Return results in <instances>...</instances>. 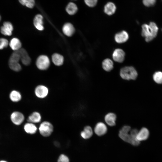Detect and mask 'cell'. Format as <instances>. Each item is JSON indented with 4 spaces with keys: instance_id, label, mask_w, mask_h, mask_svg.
<instances>
[{
    "instance_id": "obj_1",
    "label": "cell",
    "mask_w": 162,
    "mask_h": 162,
    "mask_svg": "<svg viewBox=\"0 0 162 162\" xmlns=\"http://www.w3.org/2000/svg\"><path fill=\"white\" fill-rule=\"evenodd\" d=\"M141 35L145 38L146 42H149L156 37L158 28L156 24L154 22H151L149 25L144 24L142 26Z\"/></svg>"
},
{
    "instance_id": "obj_2",
    "label": "cell",
    "mask_w": 162,
    "mask_h": 162,
    "mask_svg": "<svg viewBox=\"0 0 162 162\" xmlns=\"http://www.w3.org/2000/svg\"><path fill=\"white\" fill-rule=\"evenodd\" d=\"M120 75L124 80H136L137 76V72L135 68L132 66H125L122 68Z\"/></svg>"
},
{
    "instance_id": "obj_3",
    "label": "cell",
    "mask_w": 162,
    "mask_h": 162,
    "mask_svg": "<svg viewBox=\"0 0 162 162\" xmlns=\"http://www.w3.org/2000/svg\"><path fill=\"white\" fill-rule=\"evenodd\" d=\"M53 126L52 124L48 121H44L40 124L39 130L41 135L45 137H47L52 134L53 131Z\"/></svg>"
},
{
    "instance_id": "obj_4",
    "label": "cell",
    "mask_w": 162,
    "mask_h": 162,
    "mask_svg": "<svg viewBox=\"0 0 162 162\" xmlns=\"http://www.w3.org/2000/svg\"><path fill=\"white\" fill-rule=\"evenodd\" d=\"M20 58L18 54L13 53L9 59L8 64L10 68L15 71H19L22 68L21 65L19 63Z\"/></svg>"
},
{
    "instance_id": "obj_5",
    "label": "cell",
    "mask_w": 162,
    "mask_h": 162,
    "mask_svg": "<svg viewBox=\"0 0 162 162\" xmlns=\"http://www.w3.org/2000/svg\"><path fill=\"white\" fill-rule=\"evenodd\" d=\"M37 68L41 70H45L49 68L50 62L48 57L45 55H41L37 58L36 62Z\"/></svg>"
},
{
    "instance_id": "obj_6",
    "label": "cell",
    "mask_w": 162,
    "mask_h": 162,
    "mask_svg": "<svg viewBox=\"0 0 162 162\" xmlns=\"http://www.w3.org/2000/svg\"><path fill=\"white\" fill-rule=\"evenodd\" d=\"M131 130L130 126L125 125L123 126L119 131V136L124 141L130 143L131 137L129 132Z\"/></svg>"
},
{
    "instance_id": "obj_7",
    "label": "cell",
    "mask_w": 162,
    "mask_h": 162,
    "mask_svg": "<svg viewBox=\"0 0 162 162\" xmlns=\"http://www.w3.org/2000/svg\"><path fill=\"white\" fill-rule=\"evenodd\" d=\"M49 92L48 88L43 85L37 86L34 89L36 96L40 99H43L46 97L48 94Z\"/></svg>"
},
{
    "instance_id": "obj_8",
    "label": "cell",
    "mask_w": 162,
    "mask_h": 162,
    "mask_svg": "<svg viewBox=\"0 0 162 162\" xmlns=\"http://www.w3.org/2000/svg\"><path fill=\"white\" fill-rule=\"evenodd\" d=\"M107 131V127L105 123L102 122H98L94 128V131L98 136H101L105 134Z\"/></svg>"
},
{
    "instance_id": "obj_9",
    "label": "cell",
    "mask_w": 162,
    "mask_h": 162,
    "mask_svg": "<svg viewBox=\"0 0 162 162\" xmlns=\"http://www.w3.org/2000/svg\"><path fill=\"white\" fill-rule=\"evenodd\" d=\"M13 30V26L12 24L9 21L4 22L3 26L0 28V32L1 33L6 36L11 35Z\"/></svg>"
},
{
    "instance_id": "obj_10",
    "label": "cell",
    "mask_w": 162,
    "mask_h": 162,
    "mask_svg": "<svg viewBox=\"0 0 162 162\" xmlns=\"http://www.w3.org/2000/svg\"><path fill=\"white\" fill-rule=\"evenodd\" d=\"M125 56L124 51L119 48L115 49L112 55V58L114 61L118 63H122L123 62Z\"/></svg>"
},
{
    "instance_id": "obj_11",
    "label": "cell",
    "mask_w": 162,
    "mask_h": 162,
    "mask_svg": "<svg viewBox=\"0 0 162 162\" xmlns=\"http://www.w3.org/2000/svg\"><path fill=\"white\" fill-rule=\"evenodd\" d=\"M22 63L25 65H28L31 63V59L27 51L24 48H21L18 50Z\"/></svg>"
},
{
    "instance_id": "obj_12",
    "label": "cell",
    "mask_w": 162,
    "mask_h": 162,
    "mask_svg": "<svg viewBox=\"0 0 162 162\" xmlns=\"http://www.w3.org/2000/svg\"><path fill=\"white\" fill-rule=\"evenodd\" d=\"M10 118L12 122L16 125H19L22 123L24 120V116L21 112H14L11 115Z\"/></svg>"
},
{
    "instance_id": "obj_13",
    "label": "cell",
    "mask_w": 162,
    "mask_h": 162,
    "mask_svg": "<svg viewBox=\"0 0 162 162\" xmlns=\"http://www.w3.org/2000/svg\"><path fill=\"white\" fill-rule=\"evenodd\" d=\"M115 41L119 44L126 42L128 39L129 35L125 31H122L116 34L115 37Z\"/></svg>"
},
{
    "instance_id": "obj_14",
    "label": "cell",
    "mask_w": 162,
    "mask_h": 162,
    "mask_svg": "<svg viewBox=\"0 0 162 162\" xmlns=\"http://www.w3.org/2000/svg\"><path fill=\"white\" fill-rule=\"evenodd\" d=\"M62 30L64 34L68 37L72 36L75 32L74 26L70 22L65 23L63 26Z\"/></svg>"
},
{
    "instance_id": "obj_15",
    "label": "cell",
    "mask_w": 162,
    "mask_h": 162,
    "mask_svg": "<svg viewBox=\"0 0 162 162\" xmlns=\"http://www.w3.org/2000/svg\"><path fill=\"white\" fill-rule=\"evenodd\" d=\"M117 116L116 114L112 112L106 114L104 116V119L106 123L111 127L114 126L116 124Z\"/></svg>"
},
{
    "instance_id": "obj_16",
    "label": "cell",
    "mask_w": 162,
    "mask_h": 162,
    "mask_svg": "<svg viewBox=\"0 0 162 162\" xmlns=\"http://www.w3.org/2000/svg\"><path fill=\"white\" fill-rule=\"evenodd\" d=\"M43 17L40 14L36 15L34 19L33 24L35 28L39 31H42L44 29L43 22Z\"/></svg>"
},
{
    "instance_id": "obj_17",
    "label": "cell",
    "mask_w": 162,
    "mask_h": 162,
    "mask_svg": "<svg viewBox=\"0 0 162 162\" xmlns=\"http://www.w3.org/2000/svg\"><path fill=\"white\" fill-rule=\"evenodd\" d=\"M149 133L148 130L146 128H142L139 131H138L136 138L140 141L146 140L148 137Z\"/></svg>"
},
{
    "instance_id": "obj_18",
    "label": "cell",
    "mask_w": 162,
    "mask_h": 162,
    "mask_svg": "<svg viewBox=\"0 0 162 162\" xmlns=\"http://www.w3.org/2000/svg\"><path fill=\"white\" fill-rule=\"evenodd\" d=\"M42 117L40 114L38 112H33L28 117L27 121L28 122L33 124L39 123L41 121Z\"/></svg>"
},
{
    "instance_id": "obj_19",
    "label": "cell",
    "mask_w": 162,
    "mask_h": 162,
    "mask_svg": "<svg viewBox=\"0 0 162 162\" xmlns=\"http://www.w3.org/2000/svg\"><path fill=\"white\" fill-rule=\"evenodd\" d=\"M93 134L92 128L88 125L85 126L80 133L81 136L84 139H88L91 138Z\"/></svg>"
},
{
    "instance_id": "obj_20",
    "label": "cell",
    "mask_w": 162,
    "mask_h": 162,
    "mask_svg": "<svg viewBox=\"0 0 162 162\" xmlns=\"http://www.w3.org/2000/svg\"><path fill=\"white\" fill-rule=\"evenodd\" d=\"M52 60L54 64L57 66L62 65L64 62V58L61 55L54 53L52 56Z\"/></svg>"
},
{
    "instance_id": "obj_21",
    "label": "cell",
    "mask_w": 162,
    "mask_h": 162,
    "mask_svg": "<svg viewBox=\"0 0 162 162\" xmlns=\"http://www.w3.org/2000/svg\"><path fill=\"white\" fill-rule=\"evenodd\" d=\"M9 45L11 49L15 51L19 50L21 48L22 44L19 39L14 38L10 40Z\"/></svg>"
},
{
    "instance_id": "obj_22",
    "label": "cell",
    "mask_w": 162,
    "mask_h": 162,
    "mask_svg": "<svg viewBox=\"0 0 162 162\" xmlns=\"http://www.w3.org/2000/svg\"><path fill=\"white\" fill-rule=\"evenodd\" d=\"M116 9L115 4L112 2H109L105 6L104 11L108 15H111L115 13Z\"/></svg>"
},
{
    "instance_id": "obj_23",
    "label": "cell",
    "mask_w": 162,
    "mask_h": 162,
    "mask_svg": "<svg viewBox=\"0 0 162 162\" xmlns=\"http://www.w3.org/2000/svg\"><path fill=\"white\" fill-rule=\"evenodd\" d=\"M24 129L27 133L33 134L36 132L38 128L34 124L28 122L24 125Z\"/></svg>"
},
{
    "instance_id": "obj_24",
    "label": "cell",
    "mask_w": 162,
    "mask_h": 162,
    "mask_svg": "<svg viewBox=\"0 0 162 162\" xmlns=\"http://www.w3.org/2000/svg\"><path fill=\"white\" fill-rule=\"evenodd\" d=\"M138 130L136 128L131 130L130 134V143L134 146H137L139 145L140 142L138 141L136 138V135Z\"/></svg>"
},
{
    "instance_id": "obj_25",
    "label": "cell",
    "mask_w": 162,
    "mask_h": 162,
    "mask_svg": "<svg viewBox=\"0 0 162 162\" xmlns=\"http://www.w3.org/2000/svg\"><path fill=\"white\" fill-rule=\"evenodd\" d=\"M65 10L68 14L70 15H73L77 12L78 8L75 3L73 2H70L67 5Z\"/></svg>"
},
{
    "instance_id": "obj_26",
    "label": "cell",
    "mask_w": 162,
    "mask_h": 162,
    "mask_svg": "<svg viewBox=\"0 0 162 162\" xmlns=\"http://www.w3.org/2000/svg\"><path fill=\"white\" fill-rule=\"evenodd\" d=\"M102 67L105 71L107 72L110 71L113 68V62L109 58L105 59L102 62Z\"/></svg>"
},
{
    "instance_id": "obj_27",
    "label": "cell",
    "mask_w": 162,
    "mask_h": 162,
    "mask_svg": "<svg viewBox=\"0 0 162 162\" xmlns=\"http://www.w3.org/2000/svg\"><path fill=\"white\" fill-rule=\"evenodd\" d=\"M10 100L14 102L19 101L21 99V95L18 92L14 90L10 94Z\"/></svg>"
},
{
    "instance_id": "obj_28",
    "label": "cell",
    "mask_w": 162,
    "mask_h": 162,
    "mask_svg": "<svg viewBox=\"0 0 162 162\" xmlns=\"http://www.w3.org/2000/svg\"><path fill=\"white\" fill-rule=\"evenodd\" d=\"M19 3L29 8H32L35 4V0H18Z\"/></svg>"
},
{
    "instance_id": "obj_29",
    "label": "cell",
    "mask_w": 162,
    "mask_h": 162,
    "mask_svg": "<svg viewBox=\"0 0 162 162\" xmlns=\"http://www.w3.org/2000/svg\"><path fill=\"white\" fill-rule=\"evenodd\" d=\"M153 79L154 81L158 84H162V72H156L153 75Z\"/></svg>"
},
{
    "instance_id": "obj_30",
    "label": "cell",
    "mask_w": 162,
    "mask_h": 162,
    "mask_svg": "<svg viewBox=\"0 0 162 162\" xmlns=\"http://www.w3.org/2000/svg\"><path fill=\"white\" fill-rule=\"evenodd\" d=\"M8 45V40L4 38H0V50H2L6 47Z\"/></svg>"
},
{
    "instance_id": "obj_31",
    "label": "cell",
    "mask_w": 162,
    "mask_h": 162,
    "mask_svg": "<svg viewBox=\"0 0 162 162\" xmlns=\"http://www.w3.org/2000/svg\"><path fill=\"white\" fill-rule=\"evenodd\" d=\"M156 0H143V4L146 7H151L154 5L156 2Z\"/></svg>"
},
{
    "instance_id": "obj_32",
    "label": "cell",
    "mask_w": 162,
    "mask_h": 162,
    "mask_svg": "<svg viewBox=\"0 0 162 162\" xmlns=\"http://www.w3.org/2000/svg\"><path fill=\"white\" fill-rule=\"evenodd\" d=\"M85 3L88 7H94L96 4L98 0H84Z\"/></svg>"
},
{
    "instance_id": "obj_33",
    "label": "cell",
    "mask_w": 162,
    "mask_h": 162,
    "mask_svg": "<svg viewBox=\"0 0 162 162\" xmlns=\"http://www.w3.org/2000/svg\"><path fill=\"white\" fill-rule=\"evenodd\" d=\"M58 162H69V159L66 155L61 154L58 158Z\"/></svg>"
},
{
    "instance_id": "obj_34",
    "label": "cell",
    "mask_w": 162,
    "mask_h": 162,
    "mask_svg": "<svg viewBox=\"0 0 162 162\" xmlns=\"http://www.w3.org/2000/svg\"><path fill=\"white\" fill-rule=\"evenodd\" d=\"M0 162H7L5 160H1L0 161Z\"/></svg>"
},
{
    "instance_id": "obj_35",
    "label": "cell",
    "mask_w": 162,
    "mask_h": 162,
    "mask_svg": "<svg viewBox=\"0 0 162 162\" xmlns=\"http://www.w3.org/2000/svg\"><path fill=\"white\" fill-rule=\"evenodd\" d=\"M1 20V15H0V21Z\"/></svg>"
},
{
    "instance_id": "obj_36",
    "label": "cell",
    "mask_w": 162,
    "mask_h": 162,
    "mask_svg": "<svg viewBox=\"0 0 162 162\" xmlns=\"http://www.w3.org/2000/svg\"></svg>"
}]
</instances>
